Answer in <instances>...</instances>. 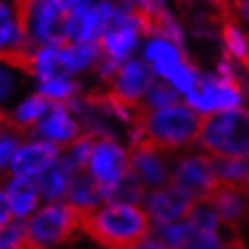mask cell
<instances>
[{"label": "cell", "instance_id": "22", "mask_svg": "<svg viewBox=\"0 0 249 249\" xmlns=\"http://www.w3.org/2000/svg\"><path fill=\"white\" fill-rule=\"evenodd\" d=\"M101 60L98 44L85 42H62L60 44V72L89 83L94 67Z\"/></svg>", "mask_w": 249, "mask_h": 249}, {"label": "cell", "instance_id": "13", "mask_svg": "<svg viewBox=\"0 0 249 249\" xmlns=\"http://www.w3.org/2000/svg\"><path fill=\"white\" fill-rule=\"evenodd\" d=\"M154 81H156L154 72L141 58L136 56L119 63L116 74L107 85L105 90L112 94L114 98H118L119 101L141 110L144 98H146L150 87L154 85Z\"/></svg>", "mask_w": 249, "mask_h": 249}, {"label": "cell", "instance_id": "30", "mask_svg": "<svg viewBox=\"0 0 249 249\" xmlns=\"http://www.w3.org/2000/svg\"><path fill=\"white\" fill-rule=\"evenodd\" d=\"M186 220L190 222L193 231L213 233V231L228 230L210 200H197V202H193L186 215Z\"/></svg>", "mask_w": 249, "mask_h": 249}, {"label": "cell", "instance_id": "25", "mask_svg": "<svg viewBox=\"0 0 249 249\" xmlns=\"http://www.w3.org/2000/svg\"><path fill=\"white\" fill-rule=\"evenodd\" d=\"M210 202L226 228L240 224L249 213V200L244 188L237 186H218L212 195Z\"/></svg>", "mask_w": 249, "mask_h": 249}, {"label": "cell", "instance_id": "14", "mask_svg": "<svg viewBox=\"0 0 249 249\" xmlns=\"http://www.w3.org/2000/svg\"><path fill=\"white\" fill-rule=\"evenodd\" d=\"M217 7L218 0H184L182 6H177L186 24L190 45H215L217 49L218 29L226 17Z\"/></svg>", "mask_w": 249, "mask_h": 249}, {"label": "cell", "instance_id": "12", "mask_svg": "<svg viewBox=\"0 0 249 249\" xmlns=\"http://www.w3.org/2000/svg\"><path fill=\"white\" fill-rule=\"evenodd\" d=\"M139 58L148 65L156 80L168 81L175 72H179L192 62L193 54L190 47L181 45L157 27L150 25L139 51Z\"/></svg>", "mask_w": 249, "mask_h": 249}, {"label": "cell", "instance_id": "39", "mask_svg": "<svg viewBox=\"0 0 249 249\" xmlns=\"http://www.w3.org/2000/svg\"><path fill=\"white\" fill-rule=\"evenodd\" d=\"M132 4L150 20H156L159 15L177 6V0H132Z\"/></svg>", "mask_w": 249, "mask_h": 249}, {"label": "cell", "instance_id": "28", "mask_svg": "<svg viewBox=\"0 0 249 249\" xmlns=\"http://www.w3.org/2000/svg\"><path fill=\"white\" fill-rule=\"evenodd\" d=\"M78 174L65 159H60L54 162L42 177L36 179L38 190L42 195L44 202H54V200H65L71 188V182L74 179V175Z\"/></svg>", "mask_w": 249, "mask_h": 249}, {"label": "cell", "instance_id": "6", "mask_svg": "<svg viewBox=\"0 0 249 249\" xmlns=\"http://www.w3.org/2000/svg\"><path fill=\"white\" fill-rule=\"evenodd\" d=\"M172 184L193 202L210 200L220 184L215 159L199 146L184 150L172 157Z\"/></svg>", "mask_w": 249, "mask_h": 249}, {"label": "cell", "instance_id": "5", "mask_svg": "<svg viewBox=\"0 0 249 249\" xmlns=\"http://www.w3.org/2000/svg\"><path fill=\"white\" fill-rule=\"evenodd\" d=\"M197 146L213 159L249 156V105L204 118Z\"/></svg>", "mask_w": 249, "mask_h": 249}, {"label": "cell", "instance_id": "38", "mask_svg": "<svg viewBox=\"0 0 249 249\" xmlns=\"http://www.w3.org/2000/svg\"><path fill=\"white\" fill-rule=\"evenodd\" d=\"M144 192H146V190H144V188L141 186V184H139L132 175H128L123 182H119L118 186L110 192L108 199L126 200V202H141Z\"/></svg>", "mask_w": 249, "mask_h": 249}, {"label": "cell", "instance_id": "35", "mask_svg": "<svg viewBox=\"0 0 249 249\" xmlns=\"http://www.w3.org/2000/svg\"><path fill=\"white\" fill-rule=\"evenodd\" d=\"M20 141H22V134H18L17 130H13L9 126H4L0 130V181L9 175L13 157L17 154Z\"/></svg>", "mask_w": 249, "mask_h": 249}, {"label": "cell", "instance_id": "16", "mask_svg": "<svg viewBox=\"0 0 249 249\" xmlns=\"http://www.w3.org/2000/svg\"><path fill=\"white\" fill-rule=\"evenodd\" d=\"M172 157L150 143L136 146L130 154V175L144 190L166 186L172 182Z\"/></svg>", "mask_w": 249, "mask_h": 249}, {"label": "cell", "instance_id": "18", "mask_svg": "<svg viewBox=\"0 0 249 249\" xmlns=\"http://www.w3.org/2000/svg\"><path fill=\"white\" fill-rule=\"evenodd\" d=\"M192 204L193 200L179 188H175L172 182L166 186L146 190L141 199V206L148 215L152 228L186 218Z\"/></svg>", "mask_w": 249, "mask_h": 249}, {"label": "cell", "instance_id": "23", "mask_svg": "<svg viewBox=\"0 0 249 249\" xmlns=\"http://www.w3.org/2000/svg\"><path fill=\"white\" fill-rule=\"evenodd\" d=\"M31 89L45 98L51 105H72L90 90L87 81L67 74H56L31 81Z\"/></svg>", "mask_w": 249, "mask_h": 249}, {"label": "cell", "instance_id": "21", "mask_svg": "<svg viewBox=\"0 0 249 249\" xmlns=\"http://www.w3.org/2000/svg\"><path fill=\"white\" fill-rule=\"evenodd\" d=\"M49 105V101L29 87L18 100H15L6 108L7 126L17 130L22 136L33 134L36 124L40 123V119L44 118V114L47 112Z\"/></svg>", "mask_w": 249, "mask_h": 249}, {"label": "cell", "instance_id": "11", "mask_svg": "<svg viewBox=\"0 0 249 249\" xmlns=\"http://www.w3.org/2000/svg\"><path fill=\"white\" fill-rule=\"evenodd\" d=\"M184 101L202 119L248 105L238 81L222 78L210 67L202 69L199 85Z\"/></svg>", "mask_w": 249, "mask_h": 249}, {"label": "cell", "instance_id": "9", "mask_svg": "<svg viewBox=\"0 0 249 249\" xmlns=\"http://www.w3.org/2000/svg\"><path fill=\"white\" fill-rule=\"evenodd\" d=\"M130 154L132 148L121 137L94 139L92 152L83 172L105 190L107 199L114 188L130 175Z\"/></svg>", "mask_w": 249, "mask_h": 249}, {"label": "cell", "instance_id": "1", "mask_svg": "<svg viewBox=\"0 0 249 249\" xmlns=\"http://www.w3.org/2000/svg\"><path fill=\"white\" fill-rule=\"evenodd\" d=\"M83 233L101 249H128L152 233L141 202L107 199L83 217Z\"/></svg>", "mask_w": 249, "mask_h": 249}, {"label": "cell", "instance_id": "37", "mask_svg": "<svg viewBox=\"0 0 249 249\" xmlns=\"http://www.w3.org/2000/svg\"><path fill=\"white\" fill-rule=\"evenodd\" d=\"M0 249H27L24 222L11 218L0 228Z\"/></svg>", "mask_w": 249, "mask_h": 249}, {"label": "cell", "instance_id": "4", "mask_svg": "<svg viewBox=\"0 0 249 249\" xmlns=\"http://www.w3.org/2000/svg\"><path fill=\"white\" fill-rule=\"evenodd\" d=\"M27 249H62L83 233V217L65 200L42 202L24 222Z\"/></svg>", "mask_w": 249, "mask_h": 249}, {"label": "cell", "instance_id": "17", "mask_svg": "<svg viewBox=\"0 0 249 249\" xmlns=\"http://www.w3.org/2000/svg\"><path fill=\"white\" fill-rule=\"evenodd\" d=\"M33 136L54 144L60 150L67 148L78 137L83 136L80 114L74 105H49L44 118L40 119Z\"/></svg>", "mask_w": 249, "mask_h": 249}, {"label": "cell", "instance_id": "26", "mask_svg": "<svg viewBox=\"0 0 249 249\" xmlns=\"http://www.w3.org/2000/svg\"><path fill=\"white\" fill-rule=\"evenodd\" d=\"M107 200L105 190L98 182L90 179L85 172H78L71 182L65 202L71 204L81 217H87L96 208H100Z\"/></svg>", "mask_w": 249, "mask_h": 249}, {"label": "cell", "instance_id": "7", "mask_svg": "<svg viewBox=\"0 0 249 249\" xmlns=\"http://www.w3.org/2000/svg\"><path fill=\"white\" fill-rule=\"evenodd\" d=\"M150 25L152 20L137 11L136 7H128L116 15V18L108 24L98 42L101 56L114 63H123L130 58L139 56Z\"/></svg>", "mask_w": 249, "mask_h": 249}, {"label": "cell", "instance_id": "36", "mask_svg": "<svg viewBox=\"0 0 249 249\" xmlns=\"http://www.w3.org/2000/svg\"><path fill=\"white\" fill-rule=\"evenodd\" d=\"M184 249H235L231 242L228 230L224 231H193L190 242L184 246Z\"/></svg>", "mask_w": 249, "mask_h": 249}, {"label": "cell", "instance_id": "46", "mask_svg": "<svg viewBox=\"0 0 249 249\" xmlns=\"http://www.w3.org/2000/svg\"><path fill=\"white\" fill-rule=\"evenodd\" d=\"M4 126H7V123H6V110H4V108H0V130H2Z\"/></svg>", "mask_w": 249, "mask_h": 249}, {"label": "cell", "instance_id": "29", "mask_svg": "<svg viewBox=\"0 0 249 249\" xmlns=\"http://www.w3.org/2000/svg\"><path fill=\"white\" fill-rule=\"evenodd\" d=\"M217 179L220 186L244 188L249 181L248 157H222L215 159Z\"/></svg>", "mask_w": 249, "mask_h": 249}, {"label": "cell", "instance_id": "42", "mask_svg": "<svg viewBox=\"0 0 249 249\" xmlns=\"http://www.w3.org/2000/svg\"><path fill=\"white\" fill-rule=\"evenodd\" d=\"M128 249H172V248H168L166 244H162L159 238L154 235V233H150V235H146L144 238H141L137 244H134L132 248H128Z\"/></svg>", "mask_w": 249, "mask_h": 249}, {"label": "cell", "instance_id": "43", "mask_svg": "<svg viewBox=\"0 0 249 249\" xmlns=\"http://www.w3.org/2000/svg\"><path fill=\"white\" fill-rule=\"evenodd\" d=\"M9 220H11V213H9V208H7L4 188H2V181H0V228L4 224H7Z\"/></svg>", "mask_w": 249, "mask_h": 249}, {"label": "cell", "instance_id": "40", "mask_svg": "<svg viewBox=\"0 0 249 249\" xmlns=\"http://www.w3.org/2000/svg\"><path fill=\"white\" fill-rule=\"evenodd\" d=\"M208 67L213 69V71H215L218 76H222V78L237 80V81H238V76H240V71H242V65H238L237 62H233V60L222 56V54H218V53Z\"/></svg>", "mask_w": 249, "mask_h": 249}, {"label": "cell", "instance_id": "34", "mask_svg": "<svg viewBox=\"0 0 249 249\" xmlns=\"http://www.w3.org/2000/svg\"><path fill=\"white\" fill-rule=\"evenodd\" d=\"M92 143L94 139L87 134H83L78 137L74 143H71L67 148L62 150V157L76 170V172H83L89 162L90 152H92Z\"/></svg>", "mask_w": 249, "mask_h": 249}, {"label": "cell", "instance_id": "10", "mask_svg": "<svg viewBox=\"0 0 249 249\" xmlns=\"http://www.w3.org/2000/svg\"><path fill=\"white\" fill-rule=\"evenodd\" d=\"M18 4L29 47L65 42L63 27L69 7L62 0H18Z\"/></svg>", "mask_w": 249, "mask_h": 249}, {"label": "cell", "instance_id": "27", "mask_svg": "<svg viewBox=\"0 0 249 249\" xmlns=\"http://www.w3.org/2000/svg\"><path fill=\"white\" fill-rule=\"evenodd\" d=\"M31 87V81L20 58H0V108L6 110L15 100Z\"/></svg>", "mask_w": 249, "mask_h": 249}, {"label": "cell", "instance_id": "15", "mask_svg": "<svg viewBox=\"0 0 249 249\" xmlns=\"http://www.w3.org/2000/svg\"><path fill=\"white\" fill-rule=\"evenodd\" d=\"M60 159H62V150L58 146L33 134H27V136H22L17 154L13 157L9 174L22 175L36 181L38 177H42Z\"/></svg>", "mask_w": 249, "mask_h": 249}, {"label": "cell", "instance_id": "41", "mask_svg": "<svg viewBox=\"0 0 249 249\" xmlns=\"http://www.w3.org/2000/svg\"><path fill=\"white\" fill-rule=\"evenodd\" d=\"M230 15L249 31V0H231Z\"/></svg>", "mask_w": 249, "mask_h": 249}, {"label": "cell", "instance_id": "31", "mask_svg": "<svg viewBox=\"0 0 249 249\" xmlns=\"http://www.w3.org/2000/svg\"><path fill=\"white\" fill-rule=\"evenodd\" d=\"M152 233L156 235L162 244H166L172 249H184L193 235V230L186 218L174 220L168 224H161L152 228Z\"/></svg>", "mask_w": 249, "mask_h": 249}, {"label": "cell", "instance_id": "19", "mask_svg": "<svg viewBox=\"0 0 249 249\" xmlns=\"http://www.w3.org/2000/svg\"><path fill=\"white\" fill-rule=\"evenodd\" d=\"M29 49L18 0H0V58H24Z\"/></svg>", "mask_w": 249, "mask_h": 249}, {"label": "cell", "instance_id": "48", "mask_svg": "<svg viewBox=\"0 0 249 249\" xmlns=\"http://www.w3.org/2000/svg\"><path fill=\"white\" fill-rule=\"evenodd\" d=\"M248 161H249V156H248Z\"/></svg>", "mask_w": 249, "mask_h": 249}, {"label": "cell", "instance_id": "8", "mask_svg": "<svg viewBox=\"0 0 249 249\" xmlns=\"http://www.w3.org/2000/svg\"><path fill=\"white\" fill-rule=\"evenodd\" d=\"M134 7L132 0H90L87 4L69 9L63 40L98 44L108 24L121 11Z\"/></svg>", "mask_w": 249, "mask_h": 249}, {"label": "cell", "instance_id": "33", "mask_svg": "<svg viewBox=\"0 0 249 249\" xmlns=\"http://www.w3.org/2000/svg\"><path fill=\"white\" fill-rule=\"evenodd\" d=\"M181 100L182 98L172 89V85H168L162 80H156L144 98L141 110H161V108H166Z\"/></svg>", "mask_w": 249, "mask_h": 249}, {"label": "cell", "instance_id": "2", "mask_svg": "<svg viewBox=\"0 0 249 249\" xmlns=\"http://www.w3.org/2000/svg\"><path fill=\"white\" fill-rule=\"evenodd\" d=\"M139 123L146 143L177 156L197 146L202 118L181 100L161 110H141Z\"/></svg>", "mask_w": 249, "mask_h": 249}, {"label": "cell", "instance_id": "3", "mask_svg": "<svg viewBox=\"0 0 249 249\" xmlns=\"http://www.w3.org/2000/svg\"><path fill=\"white\" fill-rule=\"evenodd\" d=\"M80 114L83 134L92 139L100 137H121L132 124L139 121L141 110L132 105H126L114 98L107 90L90 89L83 98L72 103Z\"/></svg>", "mask_w": 249, "mask_h": 249}, {"label": "cell", "instance_id": "47", "mask_svg": "<svg viewBox=\"0 0 249 249\" xmlns=\"http://www.w3.org/2000/svg\"><path fill=\"white\" fill-rule=\"evenodd\" d=\"M244 192H246V195H248V200H249V181H248V184L244 186Z\"/></svg>", "mask_w": 249, "mask_h": 249}, {"label": "cell", "instance_id": "32", "mask_svg": "<svg viewBox=\"0 0 249 249\" xmlns=\"http://www.w3.org/2000/svg\"><path fill=\"white\" fill-rule=\"evenodd\" d=\"M152 25L157 27L161 33H164L166 36H170L172 40L179 42L181 45H186V47H192L190 45V35H188L186 24H184V18L179 13L177 6L164 11L162 15H159L156 20H152Z\"/></svg>", "mask_w": 249, "mask_h": 249}, {"label": "cell", "instance_id": "45", "mask_svg": "<svg viewBox=\"0 0 249 249\" xmlns=\"http://www.w3.org/2000/svg\"><path fill=\"white\" fill-rule=\"evenodd\" d=\"M62 2L69 7V9H72V7H78V6L87 4V2H90V0H62Z\"/></svg>", "mask_w": 249, "mask_h": 249}, {"label": "cell", "instance_id": "24", "mask_svg": "<svg viewBox=\"0 0 249 249\" xmlns=\"http://www.w3.org/2000/svg\"><path fill=\"white\" fill-rule=\"evenodd\" d=\"M217 53L242 67L249 63V31L231 15H226L220 24Z\"/></svg>", "mask_w": 249, "mask_h": 249}, {"label": "cell", "instance_id": "44", "mask_svg": "<svg viewBox=\"0 0 249 249\" xmlns=\"http://www.w3.org/2000/svg\"><path fill=\"white\" fill-rule=\"evenodd\" d=\"M238 85H240V89H242L246 103L249 105V63L248 65H244L242 71H240V76H238Z\"/></svg>", "mask_w": 249, "mask_h": 249}, {"label": "cell", "instance_id": "20", "mask_svg": "<svg viewBox=\"0 0 249 249\" xmlns=\"http://www.w3.org/2000/svg\"><path fill=\"white\" fill-rule=\"evenodd\" d=\"M2 188H4L11 218L20 220V222H25L44 202L36 181L22 177V175H6L2 179Z\"/></svg>", "mask_w": 249, "mask_h": 249}]
</instances>
